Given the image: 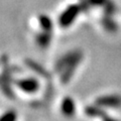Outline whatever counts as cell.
I'll return each instance as SVG.
<instances>
[{
	"instance_id": "cell-1",
	"label": "cell",
	"mask_w": 121,
	"mask_h": 121,
	"mask_svg": "<svg viewBox=\"0 0 121 121\" xmlns=\"http://www.w3.org/2000/svg\"><path fill=\"white\" fill-rule=\"evenodd\" d=\"M82 60V52L79 51L71 52L68 55H66L63 59H60L58 63L56 69L58 70H65V73L62 76V82L68 83L71 77L74 74L75 69L77 68L78 64Z\"/></svg>"
},
{
	"instance_id": "cell-2",
	"label": "cell",
	"mask_w": 121,
	"mask_h": 121,
	"mask_svg": "<svg viewBox=\"0 0 121 121\" xmlns=\"http://www.w3.org/2000/svg\"><path fill=\"white\" fill-rule=\"evenodd\" d=\"M79 12V8L78 6H70L65 12H64L60 17V23L63 27H67L69 26L72 22L74 21V19L77 16V14Z\"/></svg>"
},
{
	"instance_id": "cell-3",
	"label": "cell",
	"mask_w": 121,
	"mask_h": 121,
	"mask_svg": "<svg viewBox=\"0 0 121 121\" xmlns=\"http://www.w3.org/2000/svg\"><path fill=\"white\" fill-rule=\"evenodd\" d=\"M17 86L19 88L27 93H33L39 89V83L35 79H24V80H19L17 82Z\"/></svg>"
},
{
	"instance_id": "cell-4",
	"label": "cell",
	"mask_w": 121,
	"mask_h": 121,
	"mask_svg": "<svg viewBox=\"0 0 121 121\" xmlns=\"http://www.w3.org/2000/svg\"><path fill=\"white\" fill-rule=\"evenodd\" d=\"M99 106H107V107H116L121 104V98L118 96H106L101 97L97 100Z\"/></svg>"
},
{
	"instance_id": "cell-5",
	"label": "cell",
	"mask_w": 121,
	"mask_h": 121,
	"mask_svg": "<svg viewBox=\"0 0 121 121\" xmlns=\"http://www.w3.org/2000/svg\"><path fill=\"white\" fill-rule=\"evenodd\" d=\"M62 111L66 116H72L74 115L75 112V103L71 98L67 97L63 100L62 103Z\"/></svg>"
},
{
	"instance_id": "cell-6",
	"label": "cell",
	"mask_w": 121,
	"mask_h": 121,
	"mask_svg": "<svg viewBox=\"0 0 121 121\" xmlns=\"http://www.w3.org/2000/svg\"><path fill=\"white\" fill-rule=\"evenodd\" d=\"M50 39H51L50 32L44 31L43 33H40V35L37 36V43H39L41 48H47L48 43H50Z\"/></svg>"
},
{
	"instance_id": "cell-7",
	"label": "cell",
	"mask_w": 121,
	"mask_h": 121,
	"mask_svg": "<svg viewBox=\"0 0 121 121\" xmlns=\"http://www.w3.org/2000/svg\"><path fill=\"white\" fill-rule=\"evenodd\" d=\"M39 22H40L41 27H43V29L44 30V31H48V32L51 31V29L52 27V20L50 19V18L47 17L45 15H43V16L39 17Z\"/></svg>"
},
{
	"instance_id": "cell-8",
	"label": "cell",
	"mask_w": 121,
	"mask_h": 121,
	"mask_svg": "<svg viewBox=\"0 0 121 121\" xmlns=\"http://www.w3.org/2000/svg\"><path fill=\"white\" fill-rule=\"evenodd\" d=\"M17 115L14 111H8L0 117V121H15Z\"/></svg>"
},
{
	"instance_id": "cell-9",
	"label": "cell",
	"mask_w": 121,
	"mask_h": 121,
	"mask_svg": "<svg viewBox=\"0 0 121 121\" xmlns=\"http://www.w3.org/2000/svg\"><path fill=\"white\" fill-rule=\"evenodd\" d=\"M28 66L31 68V69H33V70H35L37 73L39 74H41V75H45L44 73V70L41 68L39 65H37V64H35V63H33V62H30V60H28Z\"/></svg>"
},
{
	"instance_id": "cell-10",
	"label": "cell",
	"mask_w": 121,
	"mask_h": 121,
	"mask_svg": "<svg viewBox=\"0 0 121 121\" xmlns=\"http://www.w3.org/2000/svg\"><path fill=\"white\" fill-rule=\"evenodd\" d=\"M104 121H115V120L109 118V117H107V116H105V117H104Z\"/></svg>"
}]
</instances>
